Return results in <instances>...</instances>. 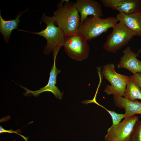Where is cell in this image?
<instances>
[{"instance_id": "obj_1", "label": "cell", "mask_w": 141, "mask_h": 141, "mask_svg": "<svg viewBox=\"0 0 141 141\" xmlns=\"http://www.w3.org/2000/svg\"><path fill=\"white\" fill-rule=\"evenodd\" d=\"M62 1L52 16L55 25L64 32L66 37L79 34L80 17L74 3Z\"/></svg>"}, {"instance_id": "obj_2", "label": "cell", "mask_w": 141, "mask_h": 141, "mask_svg": "<svg viewBox=\"0 0 141 141\" xmlns=\"http://www.w3.org/2000/svg\"><path fill=\"white\" fill-rule=\"evenodd\" d=\"M46 25V28L39 32H31L17 29L19 31L30 32L44 37L47 41V44L44 48L43 54L48 55L52 52L54 59H56L57 54L63 45L66 36L62 30L55 26L52 16H46L44 13L40 20Z\"/></svg>"}, {"instance_id": "obj_3", "label": "cell", "mask_w": 141, "mask_h": 141, "mask_svg": "<svg viewBox=\"0 0 141 141\" xmlns=\"http://www.w3.org/2000/svg\"><path fill=\"white\" fill-rule=\"evenodd\" d=\"M118 21L116 17L113 16L102 19L99 16H90L80 25L79 34L89 41L107 32L109 29L113 28Z\"/></svg>"}, {"instance_id": "obj_4", "label": "cell", "mask_w": 141, "mask_h": 141, "mask_svg": "<svg viewBox=\"0 0 141 141\" xmlns=\"http://www.w3.org/2000/svg\"><path fill=\"white\" fill-rule=\"evenodd\" d=\"M113 28L112 31L107 37L103 48L108 52L116 53L136 36L121 22L117 23Z\"/></svg>"}, {"instance_id": "obj_5", "label": "cell", "mask_w": 141, "mask_h": 141, "mask_svg": "<svg viewBox=\"0 0 141 141\" xmlns=\"http://www.w3.org/2000/svg\"><path fill=\"white\" fill-rule=\"evenodd\" d=\"M112 63L106 64L103 67L102 73L105 79L110 83L104 90L107 95L124 97L127 84L130 78L127 76L117 73Z\"/></svg>"}, {"instance_id": "obj_6", "label": "cell", "mask_w": 141, "mask_h": 141, "mask_svg": "<svg viewBox=\"0 0 141 141\" xmlns=\"http://www.w3.org/2000/svg\"><path fill=\"white\" fill-rule=\"evenodd\" d=\"M87 41L78 34L66 37L63 46L70 57L81 61L87 58L89 55V46Z\"/></svg>"}, {"instance_id": "obj_7", "label": "cell", "mask_w": 141, "mask_h": 141, "mask_svg": "<svg viewBox=\"0 0 141 141\" xmlns=\"http://www.w3.org/2000/svg\"><path fill=\"white\" fill-rule=\"evenodd\" d=\"M138 121V118L136 115L125 118L122 121L108 128L105 140L130 141L134 127Z\"/></svg>"}, {"instance_id": "obj_8", "label": "cell", "mask_w": 141, "mask_h": 141, "mask_svg": "<svg viewBox=\"0 0 141 141\" xmlns=\"http://www.w3.org/2000/svg\"><path fill=\"white\" fill-rule=\"evenodd\" d=\"M76 8L80 14L81 24L89 16L103 17L101 4L94 0H77L74 3Z\"/></svg>"}, {"instance_id": "obj_9", "label": "cell", "mask_w": 141, "mask_h": 141, "mask_svg": "<svg viewBox=\"0 0 141 141\" xmlns=\"http://www.w3.org/2000/svg\"><path fill=\"white\" fill-rule=\"evenodd\" d=\"M56 60H54V64L50 72V76L47 84L45 86L35 91H32L26 87L21 86V87L26 91L24 93V95H31L37 97L43 92L49 91L52 93L56 98L62 99L63 94L56 86L57 75L61 71L56 67Z\"/></svg>"}, {"instance_id": "obj_10", "label": "cell", "mask_w": 141, "mask_h": 141, "mask_svg": "<svg viewBox=\"0 0 141 141\" xmlns=\"http://www.w3.org/2000/svg\"><path fill=\"white\" fill-rule=\"evenodd\" d=\"M123 56L121 57L117 65L118 69L125 68L133 74L141 73V60H138L136 53L127 46L122 51Z\"/></svg>"}, {"instance_id": "obj_11", "label": "cell", "mask_w": 141, "mask_h": 141, "mask_svg": "<svg viewBox=\"0 0 141 141\" xmlns=\"http://www.w3.org/2000/svg\"><path fill=\"white\" fill-rule=\"evenodd\" d=\"M113 99L116 106L125 110V118L135 115H141V102L136 100L131 101L122 96L114 95Z\"/></svg>"}, {"instance_id": "obj_12", "label": "cell", "mask_w": 141, "mask_h": 141, "mask_svg": "<svg viewBox=\"0 0 141 141\" xmlns=\"http://www.w3.org/2000/svg\"><path fill=\"white\" fill-rule=\"evenodd\" d=\"M133 32L136 36L141 37V11L130 15L119 13L116 17Z\"/></svg>"}, {"instance_id": "obj_13", "label": "cell", "mask_w": 141, "mask_h": 141, "mask_svg": "<svg viewBox=\"0 0 141 141\" xmlns=\"http://www.w3.org/2000/svg\"><path fill=\"white\" fill-rule=\"evenodd\" d=\"M28 10L27 9L24 12H20L15 19L6 20L2 17L0 13V32L3 35L5 42L7 43L9 41L10 35L12 31L17 29L19 26L18 24L21 20L20 18L22 14Z\"/></svg>"}, {"instance_id": "obj_14", "label": "cell", "mask_w": 141, "mask_h": 141, "mask_svg": "<svg viewBox=\"0 0 141 141\" xmlns=\"http://www.w3.org/2000/svg\"><path fill=\"white\" fill-rule=\"evenodd\" d=\"M119 13L130 15L141 11V0H126L116 9Z\"/></svg>"}, {"instance_id": "obj_15", "label": "cell", "mask_w": 141, "mask_h": 141, "mask_svg": "<svg viewBox=\"0 0 141 141\" xmlns=\"http://www.w3.org/2000/svg\"><path fill=\"white\" fill-rule=\"evenodd\" d=\"M126 86L124 97L131 101L141 100V90L137 83L130 76Z\"/></svg>"}, {"instance_id": "obj_16", "label": "cell", "mask_w": 141, "mask_h": 141, "mask_svg": "<svg viewBox=\"0 0 141 141\" xmlns=\"http://www.w3.org/2000/svg\"><path fill=\"white\" fill-rule=\"evenodd\" d=\"M126 0H100L104 7L116 10V8Z\"/></svg>"}, {"instance_id": "obj_17", "label": "cell", "mask_w": 141, "mask_h": 141, "mask_svg": "<svg viewBox=\"0 0 141 141\" xmlns=\"http://www.w3.org/2000/svg\"><path fill=\"white\" fill-rule=\"evenodd\" d=\"M130 141H141V120L136 123L131 135Z\"/></svg>"}, {"instance_id": "obj_18", "label": "cell", "mask_w": 141, "mask_h": 141, "mask_svg": "<svg viewBox=\"0 0 141 141\" xmlns=\"http://www.w3.org/2000/svg\"><path fill=\"white\" fill-rule=\"evenodd\" d=\"M130 77L137 83L141 90V73H137Z\"/></svg>"}, {"instance_id": "obj_19", "label": "cell", "mask_w": 141, "mask_h": 141, "mask_svg": "<svg viewBox=\"0 0 141 141\" xmlns=\"http://www.w3.org/2000/svg\"><path fill=\"white\" fill-rule=\"evenodd\" d=\"M18 130H17L16 131H14L12 130H5V129H4L1 126H0V133H4V132H8L10 133H16L17 134H18L20 136H21L23 138H24L26 140V139H25V138H26L25 137H23V136L22 135L19 134V133H18Z\"/></svg>"}, {"instance_id": "obj_20", "label": "cell", "mask_w": 141, "mask_h": 141, "mask_svg": "<svg viewBox=\"0 0 141 141\" xmlns=\"http://www.w3.org/2000/svg\"><path fill=\"white\" fill-rule=\"evenodd\" d=\"M141 52V48L140 49L137 51V55L138 57L139 55Z\"/></svg>"}, {"instance_id": "obj_21", "label": "cell", "mask_w": 141, "mask_h": 141, "mask_svg": "<svg viewBox=\"0 0 141 141\" xmlns=\"http://www.w3.org/2000/svg\"><path fill=\"white\" fill-rule=\"evenodd\" d=\"M105 141H110L109 140H105Z\"/></svg>"}]
</instances>
